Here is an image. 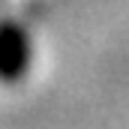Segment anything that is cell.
Returning a JSON list of instances; mask_svg holds the SVG:
<instances>
[{"label":"cell","mask_w":129,"mask_h":129,"mask_svg":"<svg viewBox=\"0 0 129 129\" xmlns=\"http://www.w3.org/2000/svg\"><path fill=\"white\" fill-rule=\"evenodd\" d=\"M33 60V45L18 21H0V84H18Z\"/></svg>","instance_id":"cell-1"}]
</instances>
